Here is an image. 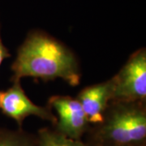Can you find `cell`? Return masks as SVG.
Instances as JSON below:
<instances>
[{"label": "cell", "mask_w": 146, "mask_h": 146, "mask_svg": "<svg viewBox=\"0 0 146 146\" xmlns=\"http://www.w3.org/2000/svg\"><path fill=\"white\" fill-rule=\"evenodd\" d=\"M87 133L92 146H145V103L110 101L102 123Z\"/></svg>", "instance_id": "cell-2"}, {"label": "cell", "mask_w": 146, "mask_h": 146, "mask_svg": "<svg viewBox=\"0 0 146 146\" xmlns=\"http://www.w3.org/2000/svg\"><path fill=\"white\" fill-rule=\"evenodd\" d=\"M49 105L57 113L54 130L58 133L73 140H80L88 132L91 126L77 100L68 96H53Z\"/></svg>", "instance_id": "cell-4"}, {"label": "cell", "mask_w": 146, "mask_h": 146, "mask_svg": "<svg viewBox=\"0 0 146 146\" xmlns=\"http://www.w3.org/2000/svg\"><path fill=\"white\" fill-rule=\"evenodd\" d=\"M8 57H10L9 51L4 46L3 43L2 42V39H1V36H0V66H1V64L3 63V61Z\"/></svg>", "instance_id": "cell-9"}, {"label": "cell", "mask_w": 146, "mask_h": 146, "mask_svg": "<svg viewBox=\"0 0 146 146\" xmlns=\"http://www.w3.org/2000/svg\"><path fill=\"white\" fill-rule=\"evenodd\" d=\"M112 89L110 79L102 83L86 87L78 94L76 100L81 105L90 125L102 123L106 109L112 99Z\"/></svg>", "instance_id": "cell-6"}, {"label": "cell", "mask_w": 146, "mask_h": 146, "mask_svg": "<svg viewBox=\"0 0 146 146\" xmlns=\"http://www.w3.org/2000/svg\"><path fill=\"white\" fill-rule=\"evenodd\" d=\"M12 80L33 77L42 80L63 79L78 85L80 72L77 58L63 43L42 31H32L20 47L12 63Z\"/></svg>", "instance_id": "cell-1"}, {"label": "cell", "mask_w": 146, "mask_h": 146, "mask_svg": "<svg viewBox=\"0 0 146 146\" xmlns=\"http://www.w3.org/2000/svg\"><path fill=\"white\" fill-rule=\"evenodd\" d=\"M2 94H3V92H0V102H1V98H2Z\"/></svg>", "instance_id": "cell-10"}, {"label": "cell", "mask_w": 146, "mask_h": 146, "mask_svg": "<svg viewBox=\"0 0 146 146\" xmlns=\"http://www.w3.org/2000/svg\"><path fill=\"white\" fill-rule=\"evenodd\" d=\"M112 80L111 101L141 102L146 98V52L142 48L131 54Z\"/></svg>", "instance_id": "cell-3"}, {"label": "cell", "mask_w": 146, "mask_h": 146, "mask_svg": "<svg viewBox=\"0 0 146 146\" xmlns=\"http://www.w3.org/2000/svg\"><path fill=\"white\" fill-rule=\"evenodd\" d=\"M0 146H37L36 136L20 129H0Z\"/></svg>", "instance_id": "cell-8"}, {"label": "cell", "mask_w": 146, "mask_h": 146, "mask_svg": "<svg viewBox=\"0 0 146 146\" xmlns=\"http://www.w3.org/2000/svg\"><path fill=\"white\" fill-rule=\"evenodd\" d=\"M0 110L6 116L15 120L19 127H21L25 119L30 115L49 120L54 124L57 120L49 108L36 106L29 100L22 89L20 80L13 81L10 89L3 92Z\"/></svg>", "instance_id": "cell-5"}, {"label": "cell", "mask_w": 146, "mask_h": 146, "mask_svg": "<svg viewBox=\"0 0 146 146\" xmlns=\"http://www.w3.org/2000/svg\"><path fill=\"white\" fill-rule=\"evenodd\" d=\"M37 146H92L80 140H73L58 133L55 130L42 128L36 136Z\"/></svg>", "instance_id": "cell-7"}]
</instances>
